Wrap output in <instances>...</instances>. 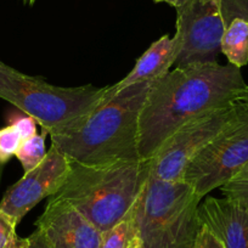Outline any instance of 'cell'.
Wrapping results in <instances>:
<instances>
[{"instance_id": "obj_8", "label": "cell", "mask_w": 248, "mask_h": 248, "mask_svg": "<svg viewBox=\"0 0 248 248\" xmlns=\"http://www.w3.org/2000/svg\"><path fill=\"white\" fill-rule=\"evenodd\" d=\"M224 32L219 0H189L176 9L175 35L180 49L174 66L216 62Z\"/></svg>"}, {"instance_id": "obj_7", "label": "cell", "mask_w": 248, "mask_h": 248, "mask_svg": "<svg viewBox=\"0 0 248 248\" xmlns=\"http://www.w3.org/2000/svg\"><path fill=\"white\" fill-rule=\"evenodd\" d=\"M237 102L217 107L183 124L149 159L150 174L167 181L183 180L187 164L225 127Z\"/></svg>"}, {"instance_id": "obj_5", "label": "cell", "mask_w": 248, "mask_h": 248, "mask_svg": "<svg viewBox=\"0 0 248 248\" xmlns=\"http://www.w3.org/2000/svg\"><path fill=\"white\" fill-rule=\"evenodd\" d=\"M112 85L63 88L0 65V97L37 121L47 134L85 116L111 93Z\"/></svg>"}, {"instance_id": "obj_2", "label": "cell", "mask_w": 248, "mask_h": 248, "mask_svg": "<svg viewBox=\"0 0 248 248\" xmlns=\"http://www.w3.org/2000/svg\"><path fill=\"white\" fill-rule=\"evenodd\" d=\"M152 82L111 93L92 112L50 133L51 145L72 162L105 166L141 159L139 119Z\"/></svg>"}, {"instance_id": "obj_4", "label": "cell", "mask_w": 248, "mask_h": 248, "mask_svg": "<svg viewBox=\"0 0 248 248\" xmlns=\"http://www.w3.org/2000/svg\"><path fill=\"white\" fill-rule=\"evenodd\" d=\"M202 197L185 181L150 174L135 203L139 237L146 248H192L202 224Z\"/></svg>"}, {"instance_id": "obj_27", "label": "cell", "mask_w": 248, "mask_h": 248, "mask_svg": "<svg viewBox=\"0 0 248 248\" xmlns=\"http://www.w3.org/2000/svg\"><path fill=\"white\" fill-rule=\"evenodd\" d=\"M3 63H4V62H1V61H0V65H3Z\"/></svg>"}, {"instance_id": "obj_15", "label": "cell", "mask_w": 248, "mask_h": 248, "mask_svg": "<svg viewBox=\"0 0 248 248\" xmlns=\"http://www.w3.org/2000/svg\"><path fill=\"white\" fill-rule=\"evenodd\" d=\"M46 135L47 132L42 128V134L34 135V137L25 140L21 144L16 157L22 164L25 173L34 169L46 156L47 151H45V138H46Z\"/></svg>"}, {"instance_id": "obj_26", "label": "cell", "mask_w": 248, "mask_h": 248, "mask_svg": "<svg viewBox=\"0 0 248 248\" xmlns=\"http://www.w3.org/2000/svg\"><path fill=\"white\" fill-rule=\"evenodd\" d=\"M154 1H156V3H162V1H164V3H166V0H154Z\"/></svg>"}, {"instance_id": "obj_10", "label": "cell", "mask_w": 248, "mask_h": 248, "mask_svg": "<svg viewBox=\"0 0 248 248\" xmlns=\"http://www.w3.org/2000/svg\"><path fill=\"white\" fill-rule=\"evenodd\" d=\"M35 226L51 248H100L101 232L66 201L50 199Z\"/></svg>"}, {"instance_id": "obj_9", "label": "cell", "mask_w": 248, "mask_h": 248, "mask_svg": "<svg viewBox=\"0 0 248 248\" xmlns=\"http://www.w3.org/2000/svg\"><path fill=\"white\" fill-rule=\"evenodd\" d=\"M70 171V158L51 145L44 159L6 190L0 209L18 224L42 200L61 189Z\"/></svg>"}, {"instance_id": "obj_21", "label": "cell", "mask_w": 248, "mask_h": 248, "mask_svg": "<svg viewBox=\"0 0 248 248\" xmlns=\"http://www.w3.org/2000/svg\"><path fill=\"white\" fill-rule=\"evenodd\" d=\"M192 248H224V246L206 225H202Z\"/></svg>"}, {"instance_id": "obj_25", "label": "cell", "mask_w": 248, "mask_h": 248, "mask_svg": "<svg viewBox=\"0 0 248 248\" xmlns=\"http://www.w3.org/2000/svg\"><path fill=\"white\" fill-rule=\"evenodd\" d=\"M22 1L25 5H28V6H32L33 4L35 3V0H22Z\"/></svg>"}, {"instance_id": "obj_3", "label": "cell", "mask_w": 248, "mask_h": 248, "mask_svg": "<svg viewBox=\"0 0 248 248\" xmlns=\"http://www.w3.org/2000/svg\"><path fill=\"white\" fill-rule=\"evenodd\" d=\"M150 169L149 159L105 166H84L71 161L65 184L50 199L72 204L102 233L125 218L134 207Z\"/></svg>"}, {"instance_id": "obj_18", "label": "cell", "mask_w": 248, "mask_h": 248, "mask_svg": "<svg viewBox=\"0 0 248 248\" xmlns=\"http://www.w3.org/2000/svg\"><path fill=\"white\" fill-rule=\"evenodd\" d=\"M238 101L243 102L248 106V85L241 92ZM224 196H233V195H248V166L238 174L237 176L229 181L228 184L220 187Z\"/></svg>"}, {"instance_id": "obj_19", "label": "cell", "mask_w": 248, "mask_h": 248, "mask_svg": "<svg viewBox=\"0 0 248 248\" xmlns=\"http://www.w3.org/2000/svg\"><path fill=\"white\" fill-rule=\"evenodd\" d=\"M225 26L235 18L248 21V0H219Z\"/></svg>"}, {"instance_id": "obj_6", "label": "cell", "mask_w": 248, "mask_h": 248, "mask_svg": "<svg viewBox=\"0 0 248 248\" xmlns=\"http://www.w3.org/2000/svg\"><path fill=\"white\" fill-rule=\"evenodd\" d=\"M248 166V106L238 101L225 127L190 161L183 181L203 199Z\"/></svg>"}, {"instance_id": "obj_20", "label": "cell", "mask_w": 248, "mask_h": 248, "mask_svg": "<svg viewBox=\"0 0 248 248\" xmlns=\"http://www.w3.org/2000/svg\"><path fill=\"white\" fill-rule=\"evenodd\" d=\"M10 124L18 130L23 141L37 135V121L32 117L27 116V114L26 116H21V114L14 116L11 118Z\"/></svg>"}, {"instance_id": "obj_17", "label": "cell", "mask_w": 248, "mask_h": 248, "mask_svg": "<svg viewBox=\"0 0 248 248\" xmlns=\"http://www.w3.org/2000/svg\"><path fill=\"white\" fill-rule=\"evenodd\" d=\"M22 137L14 125H8L0 129V164H4L13 156H16L21 144Z\"/></svg>"}, {"instance_id": "obj_12", "label": "cell", "mask_w": 248, "mask_h": 248, "mask_svg": "<svg viewBox=\"0 0 248 248\" xmlns=\"http://www.w3.org/2000/svg\"><path fill=\"white\" fill-rule=\"evenodd\" d=\"M180 43L178 37L163 35L152 43L151 46L139 57L134 68L118 83L113 84L114 93L135 83L154 82L169 72L178 57Z\"/></svg>"}, {"instance_id": "obj_11", "label": "cell", "mask_w": 248, "mask_h": 248, "mask_svg": "<svg viewBox=\"0 0 248 248\" xmlns=\"http://www.w3.org/2000/svg\"><path fill=\"white\" fill-rule=\"evenodd\" d=\"M199 216L224 248H248V195L208 197Z\"/></svg>"}, {"instance_id": "obj_13", "label": "cell", "mask_w": 248, "mask_h": 248, "mask_svg": "<svg viewBox=\"0 0 248 248\" xmlns=\"http://www.w3.org/2000/svg\"><path fill=\"white\" fill-rule=\"evenodd\" d=\"M230 65L241 68L248 63V21L235 18L225 26L221 49Z\"/></svg>"}, {"instance_id": "obj_22", "label": "cell", "mask_w": 248, "mask_h": 248, "mask_svg": "<svg viewBox=\"0 0 248 248\" xmlns=\"http://www.w3.org/2000/svg\"><path fill=\"white\" fill-rule=\"evenodd\" d=\"M28 248H51L39 230H35L28 237Z\"/></svg>"}, {"instance_id": "obj_23", "label": "cell", "mask_w": 248, "mask_h": 248, "mask_svg": "<svg viewBox=\"0 0 248 248\" xmlns=\"http://www.w3.org/2000/svg\"><path fill=\"white\" fill-rule=\"evenodd\" d=\"M189 0H166V3H168L169 5L173 6V8L178 9L180 8V6H183L184 4L187 3Z\"/></svg>"}, {"instance_id": "obj_14", "label": "cell", "mask_w": 248, "mask_h": 248, "mask_svg": "<svg viewBox=\"0 0 248 248\" xmlns=\"http://www.w3.org/2000/svg\"><path fill=\"white\" fill-rule=\"evenodd\" d=\"M137 203V202H135ZM139 236L135 220V204L125 218L101 233L100 248H129Z\"/></svg>"}, {"instance_id": "obj_16", "label": "cell", "mask_w": 248, "mask_h": 248, "mask_svg": "<svg viewBox=\"0 0 248 248\" xmlns=\"http://www.w3.org/2000/svg\"><path fill=\"white\" fill-rule=\"evenodd\" d=\"M16 226L17 223L0 209V248H28V237H20Z\"/></svg>"}, {"instance_id": "obj_24", "label": "cell", "mask_w": 248, "mask_h": 248, "mask_svg": "<svg viewBox=\"0 0 248 248\" xmlns=\"http://www.w3.org/2000/svg\"><path fill=\"white\" fill-rule=\"evenodd\" d=\"M129 248H146V247H145V246L142 245L141 240H140V237H139V236H138V237L135 238L134 241H133V243H132V245H130Z\"/></svg>"}, {"instance_id": "obj_1", "label": "cell", "mask_w": 248, "mask_h": 248, "mask_svg": "<svg viewBox=\"0 0 248 248\" xmlns=\"http://www.w3.org/2000/svg\"><path fill=\"white\" fill-rule=\"evenodd\" d=\"M246 87L241 68L218 61L174 67L154 80L140 113V158H151L176 129L195 117L237 101Z\"/></svg>"}]
</instances>
